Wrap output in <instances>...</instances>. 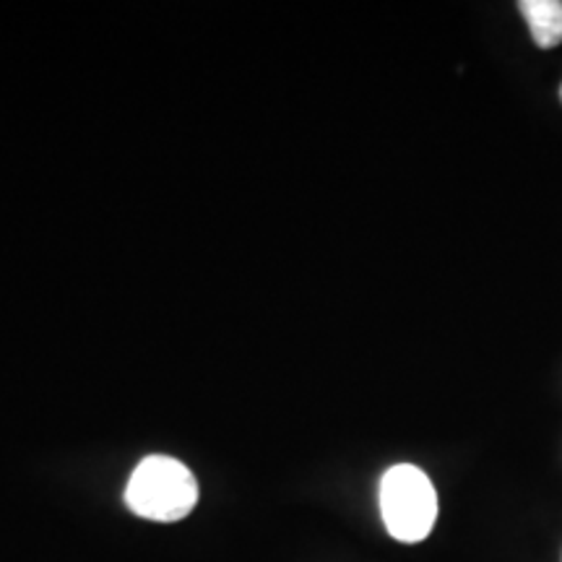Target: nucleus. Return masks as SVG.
Masks as SVG:
<instances>
[{
  "instance_id": "obj_1",
  "label": "nucleus",
  "mask_w": 562,
  "mask_h": 562,
  "mask_svg": "<svg viewBox=\"0 0 562 562\" xmlns=\"http://www.w3.org/2000/svg\"><path fill=\"white\" fill-rule=\"evenodd\" d=\"M125 503L140 518L172 524L186 518L199 503V482L186 463L172 456H146L133 469Z\"/></svg>"
},
{
  "instance_id": "obj_2",
  "label": "nucleus",
  "mask_w": 562,
  "mask_h": 562,
  "mask_svg": "<svg viewBox=\"0 0 562 562\" xmlns=\"http://www.w3.org/2000/svg\"><path fill=\"white\" fill-rule=\"evenodd\" d=\"M381 516L398 542L414 544L430 537L438 521V495L430 476L412 463L391 467L381 480Z\"/></svg>"
},
{
  "instance_id": "obj_3",
  "label": "nucleus",
  "mask_w": 562,
  "mask_h": 562,
  "mask_svg": "<svg viewBox=\"0 0 562 562\" xmlns=\"http://www.w3.org/2000/svg\"><path fill=\"white\" fill-rule=\"evenodd\" d=\"M529 24L531 40L550 50L562 42V3L560 0H524L518 5Z\"/></svg>"
},
{
  "instance_id": "obj_4",
  "label": "nucleus",
  "mask_w": 562,
  "mask_h": 562,
  "mask_svg": "<svg viewBox=\"0 0 562 562\" xmlns=\"http://www.w3.org/2000/svg\"><path fill=\"white\" fill-rule=\"evenodd\" d=\"M560 97H562V89H560Z\"/></svg>"
}]
</instances>
